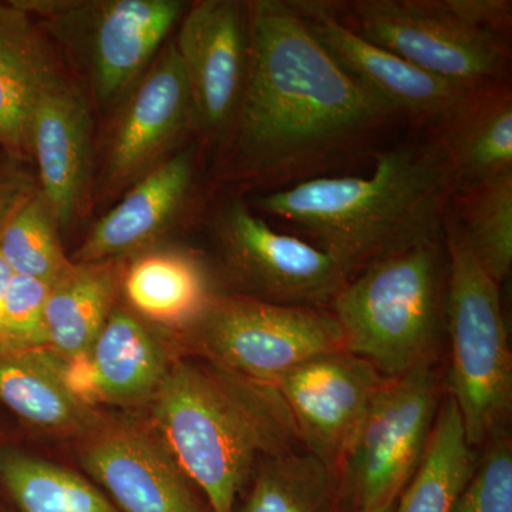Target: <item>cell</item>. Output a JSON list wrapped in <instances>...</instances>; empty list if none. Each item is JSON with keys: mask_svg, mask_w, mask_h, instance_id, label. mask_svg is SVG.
<instances>
[{"mask_svg": "<svg viewBox=\"0 0 512 512\" xmlns=\"http://www.w3.org/2000/svg\"><path fill=\"white\" fill-rule=\"evenodd\" d=\"M244 94L224 177L293 185L332 170L397 117L335 63L293 2L252 0Z\"/></svg>", "mask_w": 512, "mask_h": 512, "instance_id": "6da1fadb", "label": "cell"}, {"mask_svg": "<svg viewBox=\"0 0 512 512\" xmlns=\"http://www.w3.org/2000/svg\"><path fill=\"white\" fill-rule=\"evenodd\" d=\"M367 177H316L256 198L328 254L348 278L394 251L443 232L454 191L439 136L375 153Z\"/></svg>", "mask_w": 512, "mask_h": 512, "instance_id": "7a4b0ae2", "label": "cell"}, {"mask_svg": "<svg viewBox=\"0 0 512 512\" xmlns=\"http://www.w3.org/2000/svg\"><path fill=\"white\" fill-rule=\"evenodd\" d=\"M151 430L163 441L211 512H235L262 460L301 450L284 397L204 357L171 359L151 396Z\"/></svg>", "mask_w": 512, "mask_h": 512, "instance_id": "3957f363", "label": "cell"}, {"mask_svg": "<svg viewBox=\"0 0 512 512\" xmlns=\"http://www.w3.org/2000/svg\"><path fill=\"white\" fill-rule=\"evenodd\" d=\"M446 281L443 232L367 265L330 303L345 349L384 377L433 366L446 332Z\"/></svg>", "mask_w": 512, "mask_h": 512, "instance_id": "277c9868", "label": "cell"}, {"mask_svg": "<svg viewBox=\"0 0 512 512\" xmlns=\"http://www.w3.org/2000/svg\"><path fill=\"white\" fill-rule=\"evenodd\" d=\"M446 330L450 339L448 396L456 403L468 444L484 446L503 433L512 410V355L498 284L467 247L448 205Z\"/></svg>", "mask_w": 512, "mask_h": 512, "instance_id": "5b68a950", "label": "cell"}, {"mask_svg": "<svg viewBox=\"0 0 512 512\" xmlns=\"http://www.w3.org/2000/svg\"><path fill=\"white\" fill-rule=\"evenodd\" d=\"M16 2L79 64L103 106L127 96L190 6L183 0Z\"/></svg>", "mask_w": 512, "mask_h": 512, "instance_id": "8992f818", "label": "cell"}, {"mask_svg": "<svg viewBox=\"0 0 512 512\" xmlns=\"http://www.w3.org/2000/svg\"><path fill=\"white\" fill-rule=\"evenodd\" d=\"M175 335L187 355L271 384L312 357L346 350L329 309L275 305L244 295L217 296Z\"/></svg>", "mask_w": 512, "mask_h": 512, "instance_id": "52a82bcc", "label": "cell"}, {"mask_svg": "<svg viewBox=\"0 0 512 512\" xmlns=\"http://www.w3.org/2000/svg\"><path fill=\"white\" fill-rule=\"evenodd\" d=\"M433 366L386 377L336 467L339 508L396 501L419 467L440 409Z\"/></svg>", "mask_w": 512, "mask_h": 512, "instance_id": "ba28073f", "label": "cell"}, {"mask_svg": "<svg viewBox=\"0 0 512 512\" xmlns=\"http://www.w3.org/2000/svg\"><path fill=\"white\" fill-rule=\"evenodd\" d=\"M339 19L367 42L471 92L500 84L508 66L503 36L453 12L447 0L333 3ZM333 8V6H332Z\"/></svg>", "mask_w": 512, "mask_h": 512, "instance_id": "9c48e42d", "label": "cell"}, {"mask_svg": "<svg viewBox=\"0 0 512 512\" xmlns=\"http://www.w3.org/2000/svg\"><path fill=\"white\" fill-rule=\"evenodd\" d=\"M218 237L229 272L248 298L325 308L349 281L328 254L306 239L276 231L244 201H231L222 210Z\"/></svg>", "mask_w": 512, "mask_h": 512, "instance_id": "30bf717a", "label": "cell"}, {"mask_svg": "<svg viewBox=\"0 0 512 512\" xmlns=\"http://www.w3.org/2000/svg\"><path fill=\"white\" fill-rule=\"evenodd\" d=\"M174 45L190 86L195 128L208 136H227L247 82L248 2L192 3Z\"/></svg>", "mask_w": 512, "mask_h": 512, "instance_id": "8fae6325", "label": "cell"}, {"mask_svg": "<svg viewBox=\"0 0 512 512\" xmlns=\"http://www.w3.org/2000/svg\"><path fill=\"white\" fill-rule=\"evenodd\" d=\"M386 377L348 350L306 360L275 380L303 450L338 467Z\"/></svg>", "mask_w": 512, "mask_h": 512, "instance_id": "7c38bea8", "label": "cell"}, {"mask_svg": "<svg viewBox=\"0 0 512 512\" xmlns=\"http://www.w3.org/2000/svg\"><path fill=\"white\" fill-rule=\"evenodd\" d=\"M323 49L360 87L399 116L437 126L473 96L471 90L424 72L349 29L328 2H293Z\"/></svg>", "mask_w": 512, "mask_h": 512, "instance_id": "4fadbf2b", "label": "cell"}, {"mask_svg": "<svg viewBox=\"0 0 512 512\" xmlns=\"http://www.w3.org/2000/svg\"><path fill=\"white\" fill-rule=\"evenodd\" d=\"M195 128L190 86L174 40L128 92L106 158L111 188L133 185L170 158L171 151Z\"/></svg>", "mask_w": 512, "mask_h": 512, "instance_id": "5bb4252c", "label": "cell"}, {"mask_svg": "<svg viewBox=\"0 0 512 512\" xmlns=\"http://www.w3.org/2000/svg\"><path fill=\"white\" fill-rule=\"evenodd\" d=\"M80 461L121 512H211L156 433L103 423L84 436Z\"/></svg>", "mask_w": 512, "mask_h": 512, "instance_id": "9a60e30c", "label": "cell"}, {"mask_svg": "<svg viewBox=\"0 0 512 512\" xmlns=\"http://www.w3.org/2000/svg\"><path fill=\"white\" fill-rule=\"evenodd\" d=\"M92 114L79 87L56 74L40 94L32 126L30 154L37 187L59 228L83 214L93 168Z\"/></svg>", "mask_w": 512, "mask_h": 512, "instance_id": "2e32d148", "label": "cell"}, {"mask_svg": "<svg viewBox=\"0 0 512 512\" xmlns=\"http://www.w3.org/2000/svg\"><path fill=\"white\" fill-rule=\"evenodd\" d=\"M173 357L144 320L116 306L86 355L62 360L64 382L89 406L147 403Z\"/></svg>", "mask_w": 512, "mask_h": 512, "instance_id": "e0dca14e", "label": "cell"}, {"mask_svg": "<svg viewBox=\"0 0 512 512\" xmlns=\"http://www.w3.org/2000/svg\"><path fill=\"white\" fill-rule=\"evenodd\" d=\"M192 184L191 151L171 156L136 181L126 197L93 225L72 261L87 264L147 251L180 217Z\"/></svg>", "mask_w": 512, "mask_h": 512, "instance_id": "ac0fdd59", "label": "cell"}, {"mask_svg": "<svg viewBox=\"0 0 512 512\" xmlns=\"http://www.w3.org/2000/svg\"><path fill=\"white\" fill-rule=\"evenodd\" d=\"M45 32L16 0L0 2V148L32 161L30 126L37 101L59 74Z\"/></svg>", "mask_w": 512, "mask_h": 512, "instance_id": "d6986e66", "label": "cell"}, {"mask_svg": "<svg viewBox=\"0 0 512 512\" xmlns=\"http://www.w3.org/2000/svg\"><path fill=\"white\" fill-rule=\"evenodd\" d=\"M120 291L130 312L174 333L200 318L218 296L200 259L174 249L137 254L124 265Z\"/></svg>", "mask_w": 512, "mask_h": 512, "instance_id": "ffe728a7", "label": "cell"}, {"mask_svg": "<svg viewBox=\"0 0 512 512\" xmlns=\"http://www.w3.org/2000/svg\"><path fill=\"white\" fill-rule=\"evenodd\" d=\"M124 259L77 264L50 285L45 309L47 350L64 362L86 355L116 308Z\"/></svg>", "mask_w": 512, "mask_h": 512, "instance_id": "44dd1931", "label": "cell"}, {"mask_svg": "<svg viewBox=\"0 0 512 512\" xmlns=\"http://www.w3.org/2000/svg\"><path fill=\"white\" fill-rule=\"evenodd\" d=\"M0 402L33 426L87 434L104 423L96 407L74 396L62 360L49 350L0 352Z\"/></svg>", "mask_w": 512, "mask_h": 512, "instance_id": "7402d4cb", "label": "cell"}, {"mask_svg": "<svg viewBox=\"0 0 512 512\" xmlns=\"http://www.w3.org/2000/svg\"><path fill=\"white\" fill-rule=\"evenodd\" d=\"M440 128L456 191L512 173V97L504 84L473 93Z\"/></svg>", "mask_w": 512, "mask_h": 512, "instance_id": "603a6c76", "label": "cell"}, {"mask_svg": "<svg viewBox=\"0 0 512 512\" xmlns=\"http://www.w3.org/2000/svg\"><path fill=\"white\" fill-rule=\"evenodd\" d=\"M450 396L440 404L429 443L394 512H450L477 463Z\"/></svg>", "mask_w": 512, "mask_h": 512, "instance_id": "cb8c5ba5", "label": "cell"}, {"mask_svg": "<svg viewBox=\"0 0 512 512\" xmlns=\"http://www.w3.org/2000/svg\"><path fill=\"white\" fill-rule=\"evenodd\" d=\"M235 512H336L338 483L333 468L306 450L262 460Z\"/></svg>", "mask_w": 512, "mask_h": 512, "instance_id": "d4e9b609", "label": "cell"}, {"mask_svg": "<svg viewBox=\"0 0 512 512\" xmlns=\"http://www.w3.org/2000/svg\"><path fill=\"white\" fill-rule=\"evenodd\" d=\"M0 481L20 512H121L86 478L16 448L0 447Z\"/></svg>", "mask_w": 512, "mask_h": 512, "instance_id": "484cf974", "label": "cell"}, {"mask_svg": "<svg viewBox=\"0 0 512 512\" xmlns=\"http://www.w3.org/2000/svg\"><path fill=\"white\" fill-rule=\"evenodd\" d=\"M450 210L478 265L500 285L512 265V173L460 188Z\"/></svg>", "mask_w": 512, "mask_h": 512, "instance_id": "4316f807", "label": "cell"}, {"mask_svg": "<svg viewBox=\"0 0 512 512\" xmlns=\"http://www.w3.org/2000/svg\"><path fill=\"white\" fill-rule=\"evenodd\" d=\"M59 229L37 190L3 228L0 255L13 274L52 285L72 265L64 254Z\"/></svg>", "mask_w": 512, "mask_h": 512, "instance_id": "83f0119b", "label": "cell"}, {"mask_svg": "<svg viewBox=\"0 0 512 512\" xmlns=\"http://www.w3.org/2000/svg\"><path fill=\"white\" fill-rule=\"evenodd\" d=\"M49 291L45 282L13 275L0 315V352L47 350L45 309Z\"/></svg>", "mask_w": 512, "mask_h": 512, "instance_id": "f1b7e54d", "label": "cell"}, {"mask_svg": "<svg viewBox=\"0 0 512 512\" xmlns=\"http://www.w3.org/2000/svg\"><path fill=\"white\" fill-rule=\"evenodd\" d=\"M450 512H512V443L507 431L485 443Z\"/></svg>", "mask_w": 512, "mask_h": 512, "instance_id": "f546056e", "label": "cell"}, {"mask_svg": "<svg viewBox=\"0 0 512 512\" xmlns=\"http://www.w3.org/2000/svg\"><path fill=\"white\" fill-rule=\"evenodd\" d=\"M37 190V178L26 168V163L3 153L0 156V234Z\"/></svg>", "mask_w": 512, "mask_h": 512, "instance_id": "4dcf8cb0", "label": "cell"}, {"mask_svg": "<svg viewBox=\"0 0 512 512\" xmlns=\"http://www.w3.org/2000/svg\"><path fill=\"white\" fill-rule=\"evenodd\" d=\"M12 269L6 264L5 259L0 255V315L3 311V303H5L6 292H8L10 281L13 278Z\"/></svg>", "mask_w": 512, "mask_h": 512, "instance_id": "1f68e13d", "label": "cell"}, {"mask_svg": "<svg viewBox=\"0 0 512 512\" xmlns=\"http://www.w3.org/2000/svg\"><path fill=\"white\" fill-rule=\"evenodd\" d=\"M397 500H399V498H397ZM397 500L376 505V507L369 508V510L363 512H394V510H396Z\"/></svg>", "mask_w": 512, "mask_h": 512, "instance_id": "d6a6232c", "label": "cell"}, {"mask_svg": "<svg viewBox=\"0 0 512 512\" xmlns=\"http://www.w3.org/2000/svg\"><path fill=\"white\" fill-rule=\"evenodd\" d=\"M0 512H8V511L3 510V508H2V507H0Z\"/></svg>", "mask_w": 512, "mask_h": 512, "instance_id": "836d02e7", "label": "cell"}]
</instances>
